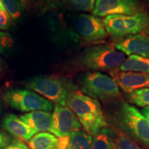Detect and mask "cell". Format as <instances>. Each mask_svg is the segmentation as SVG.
Returning a JSON list of instances; mask_svg holds the SVG:
<instances>
[{
    "label": "cell",
    "instance_id": "obj_15",
    "mask_svg": "<svg viewBox=\"0 0 149 149\" xmlns=\"http://www.w3.org/2000/svg\"><path fill=\"white\" fill-rule=\"evenodd\" d=\"M59 139L51 133H39L27 141L31 149H54L58 144Z\"/></svg>",
    "mask_w": 149,
    "mask_h": 149
},
{
    "label": "cell",
    "instance_id": "obj_25",
    "mask_svg": "<svg viewBox=\"0 0 149 149\" xmlns=\"http://www.w3.org/2000/svg\"><path fill=\"white\" fill-rule=\"evenodd\" d=\"M1 149H30L23 141L21 140H14L8 146L4 147Z\"/></svg>",
    "mask_w": 149,
    "mask_h": 149
},
{
    "label": "cell",
    "instance_id": "obj_16",
    "mask_svg": "<svg viewBox=\"0 0 149 149\" xmlns=\"http://www.w3.org/2000/svg\"><path fill=\"white\" fill-rule=\"evenodd\" d=\"M121 71L140 72L149 74V58L130 55L119 67Z\"/></svg>",
    "mask_w": 149,
    "mask_h": 149
},
{
    "label": "cell",
    "instance_id": "obj_10",
    "mask_svg": "<svg viewBox=\"0 0 149 149\" xmlns=\"http://www.w3.org/2000/svg\"><path fill=\"white\" fill-rule=\"evenodd\" d=\"M82 128L77 117L67 106L56 104L52 114L50 131L59 138L69 137L73 132Z\"/></svg>",
    "mask_w": 149,
    "mask_h": 149
},
{
    "label": "cell",
    "instance_id": "obj_9",
    "mask_svg": "<svg viewBox=\"0 0 149 149\" xmlns=\"http://www.w3.org/2000/svg\"><path fill=\"white\" fill-rule=\"evenodd\" d=\"M144 12L140 0H96L92 13L102 17L114 15H130Z\"/></svg>",
    "mask_w": 149,
    "mask_h": 149
},
{
    "label": "cell",
    "instance_id": "obj_17",
    "mask_svg": "<svg viewBox=\"0 0 149 149\" xmlns=\"http://www.w3.org/2000/svg\"><path fill=\"white\" fill-rule=\"evenodd\" d=\"M93 141L90 134L81 130H77L69 135L66 149H91Z\"/></svg>",
    "mask_w": 149,
    "mask_h": 149
},
{
    "label": "cell",
    "instance_id": "obj_7",
    "mask_svg": "<svg viewBox=\"0 0 149 149\" xmlns=\"http://www.w3.org/2000/svg\"><path fill=\"white\" fill-rule=\"evenodd\" d=\"M3 100L10 107L22 112L53 110L51 102L27 89H10L4 93Z\"/></svg>",
    "mask_w": 149,
    "mask_h": 149
},
{
    "label": "cell",
    "instance_id": "obj_22",
    "mask_svg": "<svg viewBox=\"0 0 149 149\" xmlns=\"http://www.w3.org/2000/svg\"><path fill=\"white\" fill-rule=\"evenodd\" d=\"M116 149H141L129 136L120 130L115 131Z\"/></svg>",
    "mask_w": 149,
    "mask_h": 149
},
{
    "label": "cell",
    "instance_id": "obj_32",
    "mask_svg": "<svg viewBox=\"0 0 149 149\" xmlns=\"http://www.w3.org/2000/svg\"><path fill=\"white\" fill-rule=\"evenodd\" d=\"M146 1H147V2H148V3H149V0H146Z\"/></svg>",
    "mask_w": 149,
    "mask_h": 149
},
{
    "label": "cell",
    "instance_id": "obj_23",
    "mask_svg": "<svg viewBox=\"0 0 149 149\" xmlns=\"http://www.w3.org/2000/svg\"><path fill=\"white\" fill-rule=\"evenodd\" d=\"M13 19L0 0V30L6 31L13 26Z\"/></svg>",
    "mask_w": 149,
    "mask_h": 149
},
{
    "label": "cell",
    "instance_id": "obj_30",
    "mask_svg": "<svg viewBox=\"0 0 149 149\" xmlns=\"http://www.w3.org/2000/svg\"><path fill=\"white\" fill-rule=\"evenodd\" d=\"M54 149H60L59 148V146H58V144H57V147H56V148H55Z\"/></svg>",
    "mask_w": 149,
    "mask_h": 149
},
{
    "label": "cell",
    "instance_id": "obj_31",
    "mask_svg": "<svg viewBox=\"0 0 149 149\" xmlns=\"http://www.w3.org/2000/svg\"><path fill=\"white\" fill-rule=\"evenodd\" d=\"M1 104H0V113H1Z\"/></svg>",
    "mask_w": 149,
    "mask_h": 149
},
{
    "label": "cell",
    "instance_id": "obj_18",
    "mask_svg": "<svg viewBox=\"0 0 149 149\" xmlns=\"http://www.w3.org/2000/svg\"><path fill=\"white\" fill-rule=\"evenodd\" d=\"M3 6L15 21L21 19L26 10L25 0H1Z\"/></svg>",
    "mask_w": 149,
    "mask_h": 149
},
{
    "label": "cell",
    "instance_id": "obj_1",
    "mask_svg": "<svg viewBox=\"0 0 149 149\" xmlns=\"http://www.w3.org/2000/svg\"><path fill=\"white\" fill-rule=\"evenodd\" d=\"M125 60V55L114 44H97L85 48L74 58L72 65L80 70L111 71L119 68Z\"/></svg>",
    "mask_w": 149,
    "mask_h": 149
},
{
    "label": "cell",
    "instance_id": "obj_29",
    "mask_svg": "<svg viewBox=\"0 0 149 149\" xmlns=\"http://www.w3.org/2000/svg\"><path fill=\"white\" fill-rule=\"evenodd\" d=\"M145 32H146V33L147 35H149V26L147 28L146 30H145Z\"/></svg>",
    "mask_w": 149,
    "mask_h": 149
},
{
    "label": "cell",
    "instance_id": "obj_4",
    "mask_svg": "<svg viewBox=\"0 0 149 149\" xmlns=\"http://www.w3.org/2000/svg\"><path fill=\"white\" fill-rule=\"evenodd\" d=\"M103 21L108 35L115 41L138 34L149 26V15L145 11L130 15H109Z\"/></svg>",
    "mask_w": 149,
    "mask_h": 149
},
{
    "label": "cell",
    "instance_id": "obj_24",
    "mask_svg": "<svg viewBox=\"0 0 149 149\" xmlns=\"http://www.w3.org/2000/svg\"><path fill=\"white\" fill-rule=\"evenodd\" d=\"M14 40L10 33L0 31V53H4L12 47Z\"/></svg>",
    "mask_w": 149,
    "mask_h": 149
},
{
    "label": "cell",
    "instance_id": "obj_5",
    "mask_svg": "<svg viewBox=\"0 0 149 149\" xmlns=\"http://www.w3.org/2000/svg\"><path fill=\"white\" fill-rule=\"evenodd\" d=\"M78 81L81 92L97 100L107 101L120 95L115 79L102 72H86L79 76Z\"/></svg>",
    "mask_w": 149,
    "mask_h": 149
},
{
    "label": "cell",
    "instance_id": "obj_3",
    "mask_svg": "<svg viewBox=\"0 0 149 149\" xmlns=\"http://www.w3.org/2000/svg\"><path fill=\"white\" fill-rule=\"evenodd\" d=\"M28 88L42 95L57 105L66 106V102L78 86L72 80L62 76H42L29 80Z\"/></svg>",
    "mask_w": 149,
    "mask_h": 149
},
{
    "label": "cell",
    "instance_id": "obj_21",
    "mask_svg": "<svg viewBox=\"0 0 149 149\" xmlns=\"http://www.w3.org/2000/svg\"><path fill=\"white\" fill-rule=\"evenodd\" d=\"M128 100L140 107H149V88H141L128 93Z\"/></svg>",
    "mask_w": 149,
    "mask_h": 149
},
{
    "label": "cell",
    "instance_id": "obj_28",
    "mask_svg": "<svg viewBox=\"0 0 149 149\" xmlns=\"http://www.w3.org/2000/svg\"><path fill=\"white\" fill-rule=\"evenodd\" d=\"M3 71V61L0 58V74H1V72Z\"/></svg>",
    "mask_w": 149,
    "mask_h": 149
},
{
    "label": "cell",
    "instance_id": "obj_8",
    "mask_svg": "<svg viewBox=\"0 0 149 149\" xmlns=\"http://www.w3.org/2000/svg\"><path fill=\"white\" fill-rule=\"evenodd\" d=\"M74 34L86 42L97 43L107 38L108 33L102 18L93 15L79 13L72 16Z\"/></svg>",
    "mask_w": 149,
    "mask_h": 149
},
{
    "label": "cell",
    "instance_id": "obj_19",
    "mask_svg": "<svg viewBox=\"0 0 149 149\" xmlns=\"http://www.w3.org/2000/svg\"><path fill=\"white\" fill-rule=\"evenodd\" d=\"M63 7L74 12H90L94 9L96 0H60Z\"/></svg>",
    "mask_w": 149,
    "mask_h": 149
},
{
    "label": "cell",
    "instance_id": "obj_27",
    "mask_svg": "<svg viewBox=\"0 0 149 149\" xmlns=\"http://www.w3.org/2000/svg\"><path fill=\"white\" fill-rule=\"evenodd\" d=\"M141 113L146 117V118L149 121V107H145L144 109L141 111Z\"/></svg>",
    "mask_w": 149,
    "mask_h": 149
},
{
    "label": "cell",
    "instance_id": "obj_2",
    "mask_svg": "<svg viewBox=\"0 0 149 149\" xmlns=\"http://www.w3.org/2000/svg\"><path fill=\"white\" fill-rule=\"evenodd\" d=\"M66 106L77 117L84 130L95 136L107 127V122L98 100L86 95L77 90L69 96Z\"/></svg>",
    "mask_w": 149,
    "mask_h": 149
},
{
    "label": "cell",
    "instance_id": "obj_14",
    "mask_svg": "<svg viewBox=\"0 0 149 149\" xmlns=\"http://www.w3.org/2000/svg\"><path fill=\"white\" fill-rule=\"evenodd\" d=\"M19 117L36 133L50 131L51 129L52 114L48 111H35Z\"/></svg>",
    "mask_w": 149,
    "mask_h": 149
},
{
    "label": "cell",
    "instance_id": "obj_12",
    "mask_svg": "<svg viewBox=\"0 0 149 149\" xmlns=\"http://www.w3.org/2000/svg\"><path fill=\"white\" fill-rule=\"evenodd\" d=\"M115 47L127 55L149 58V35L144 33L130 35L115 41Z\"/></svg>",
    "mask_w": 149,
    "mask_h": 149
},
{
    "label": "cell",
    "instance_id": "obj_6",
    "mask_svg": "<svg viewBox=\"0 0 149 149\" xmlns=\"http://www.w3.org/2000/svg\"><path fill=\"white\" fill-rule=\"evenodd\" d=\"M122 127L139 141L149 147V121L133 106L122 102L118 113Z\"/></svg>",
    "mask_w": 149,
    "mask_h": 149
},
{
    "label": "cell",
    "instance_id": "obj_20",
    "mask_svg": "<svg viewBox=\"0 0 149 149\" xmlns=\"http://www.w3.org/2000/svg\"><path fill=\"white\" fill-rule=\"evenodd\" d=\"M91 149H116L115 140L111 137L109 130L104 128L95 136Z\"/></svg>",
    "mask_w": 149,
    "mask_h": 149
},
{
    "label": "cell",
    "instance_id": "obj_13",
    "mask_svg": "<svg viewBox=\"0 0 149 149\" xmlns=\"http://www.w3.org/2000/svg\"><path fill=\"white\" fill-rule=\"evenodd\" d=\"M2 126L9 133L22 141H28L36 133L20 117L14 114H8L3 118Z\"/></svg>",
    "mask_w": 149,
    "mask_h": 149
},
{
    "label": "cell",
    "instance_id": "obj_26",
    "mask_svg": "<svg viewBox=\"0 0 149 149\" xmlns=\"http://www.w3.org/2000/svg\"><path fill=\"white\" fill-rule=\"evenodd\" d=\"M11 138L8 134L0 130V149L4 148L11 144Z\"/></svg>",
    "mask_w": 149,
    "mask_h": 149
},
{
    "label": "cell",
    "instance_id": "obj_11",
    "mask_svg": "<svg viewBox=\"0 0 149 149\" xmlns=\"http://www.w3.org/2000/svg\"><path fill=\"white\" fill-rule=\"evenodd\" d=\"M119 88L126 93L149 88V74L140 72L121 71L117 68L110 71Z\"/></svg>",
    "mask_w": 149,
    "mask_h": 149
}]
</instances>
